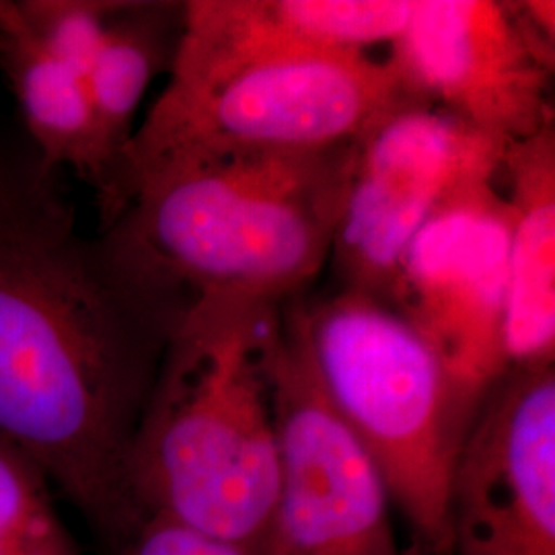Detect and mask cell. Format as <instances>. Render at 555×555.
<instances>
[{"label":"cell","instance_id":"obj_1","mask_svg":"<svg viewBox=\"0 0 555 555\" xmlns=\"http://www.w3.org/2000/svg\"><path fill=\"white\" fill-rule=\"evenodd\" d=\"M192 305L107 231L82 235L40 159L0 163V437L109 552L140 522L128 456Z\"/></svg>","mask_w":555,"mask_h":555},{"label":"cell","instance_id":"obj_2","mask_svg":"<svg viewBox=\"0 0 555 555\" xmlns=\"http://www.w3.org/2000/svg\"><path fill=\"white\" fill-rule=\"evenodd\" d=\"M284 305L208 295L179 321L128 456L140 520L163 516L259 555L276 498Z\"/></svg>","mask_w":555,"mask_h":555},{"label":"cell","instance_id":"obj_3","mask_svg":"<svg viewBox=\"0 0 555 555\" xmlns=\"http://www.w3.org/2000/svg\"><path fill=\"white\" fill-rule=\"evenodd\" d=\"M354 160L357 140L181 163L142 183L100 231L192 302H288L330 261Z\"/></svg>","mask_w":555,"mask_h":555},{"label":"cell","instance_id":"obj_4","mask_svg":"<svg viewBox=\"0 0 555 555\" xmlns=\"http://www.w3.org/2000/svg\"><path fill=\"white\" fill-rule=\"evenodd\" d=\"M399 93L389 64L369 54L293 52L215 66L171 64L165 91L119 157L109 196L100 204V229L165 169L231 153L344 144Z\"/></svg>","mask_w":555,"mask_h":555},{"label":"cell","instance_id":"obj_5","mask_svg":"<svg viewBox=\"0 0 555 555\" xmlns=\"http://www.w3.org/2000/svg\"><path fill=\"white\" fill-rule=\"evenodd\" d=\"M321 389L377 461L412 539L451 555L449 486L472 426L430 344L389 302L341 288L302 305Z\"/></svg>","mask_w":555,"mask_h":555},{"label":"cell","instance_id":"obj_6","mask_svg":"<svg viewBox=\"0 0 555 555\" xmlns=\"http://www.w3.org/2000/svg\"><path fill=\"white\" fill-rule=\"evenodd\" d=\"M276 498L259 555H401L377 461L323 393L286 302L274 369Z\"/></svg>","mask_w":555,"mask_h":555},{"label":"cell","instance_id":"obj_7","mask_svg":"<svg viewBox=\"0 0 555 555\" xmlns=\"http://www.w3.org/2000/svg\"><path fill=\"white\" fill-rule=\"evenodd\" d=\"M508 142L399 93L357 139L330 261L341 288L391 305L403 256L438 210L496 181Z\"/></svg>","mask_w":555,"mask_h":555},{"label":"cell","instance_id":"obj_8","mask_svg":"<svg viewBox=\"0 0 555 555\" xmlns=\"http://www.w3.org/2000/svg\"><path fill=\"white\" fill-rule=\"evenodd\" d=\"M508 229L511 210L496 181L463 192L412 241L391 298L435 350L469 426L508 373Z\"/></svg>","mask_w":555,"mask_h":555},{"label":"cell","instance_id":"obj_9","mask_svg":"<svg viewBox=\"0 0 555 555\" xmlns=\"http://www.w3.org/2000/svg\"><path fill=\"white\" fill-rule=\"evenodd\" d=\"M554 40L522 2L414 0L385 62L401 93L513 144L555 124Z\"/></svg>","mask_w":555,"mask_h":555},{"label":"cell","instance_id":"obj_10","mask_svg":"<svg viewBox=\"0 0 555 555\" xmlns=\"http://www.w3.org/2000/svg\"><path fill=\"white\" fill-rule=\"evenodd\" d=\"M451 555H555V364L490 391L449 486Z\"/></svg>","mask_w":555,"mask_h":555},{"label":"cell","instance_id":"obj_11","mask_svg":"<svg viewBox=\"0 0 555 555\" xmlns=\"http://www.w3.org/2000/svg\"><path fill=\"white\" fill-rule=\"evenodd\" d=\"M414 0H190L171 64L293 54H369L396 40Z\"/></svg>","mask_w":555,"mask_h":555},{"label":"cell","instance_id":"obj_12","mask_svg":"<svg viewBox=\"0 0 555 555\" xmlns=\"http://www.w3.org/2000/svg\"><path fill=\"white\" fill-rule=\"evenodd\" d=\"M504 352L511 369L555 364V124L508 144Z\"/></svg>","mask_w":555,"mask_h":555},{"label":"cell","instance_id":"obj_13","mask_svg":"<svg viewBox=\"0 0 555 555\" xmlns=\"http://www.w3.org/2000/svg\"><path fill=\"white\" fill-rule=\"evenodd\" d=\"M0 70L40 151L41 165L52 171L68 167L93 188L98 204L103 202L114 167L101 144L87 77L31 38L11 0H0Z\"/></svg>","mask_w":555,"mask_h":555},{"label":"cell","instance_id":"obj_14","mask_svg":"<svg viewBox=\"0 0 555 555\" xmlns=\"http://www.w3.org/2000/svg\"><path fill=\"white\" fill-rule=\"evenodd\" d=\"M181 29L183 2L118 0L107 21L100 52L87 73V87L114 178L119 157L134 134L140 103L155 77L171 68Z\"/></svg>","mask_w":555,"mask_h":555},{"label":"cell","instance_id":"obj_15","mask_svg":"<svg viewBox=\"0 0 555 555\" xmlns=\"http://www.w3.org/2000/svg\"><path fill=\"white\" fill-rule=\"evenodd\" d=\"M0 555H82L40 465L0 437Z\"/></svg>","mask_w":555,"mask_h":555},{"label":"cell","instance_id":"obj_16","mask_svg":"<svg viewBox=\"0 0 555 555\" xmlns=\"http://www.w3.org/2000/svg\"><path fill=\"white\" fill-rule=\"evenodd\" d=\"M15 7L50 56L87 77L118 0H17Z\"/></svg>","mask_w":555,"mask_h":555},{"label":"cell","instance_id":"obj_17","mask_svg":"<svg viewBox=\"0 0 555 555\" xmlns=\"http://www.w3.org/2000/svg\"><path fill=\"white\" fill-rule=\"evenodd\" d=\"M109 555H251L231 541L163 516H146Z\"/></svg>","mask_w":555,"mask_h":555},{"label":"cell","instance_id":"obj_18","mask_svg":"<svg viewBox=\"0 0 555 555\" xmlns=\"http://www.w3.org/2000/svg\"><path fill=\"white\" fill-rule=\"evenodd\" d=\"M401 555H438L430 550V547H426L424 543H420V541H414V539H410V543L401 550Z\"/></svg>","mask_w":555,"mask_h":555}]
</instances>
